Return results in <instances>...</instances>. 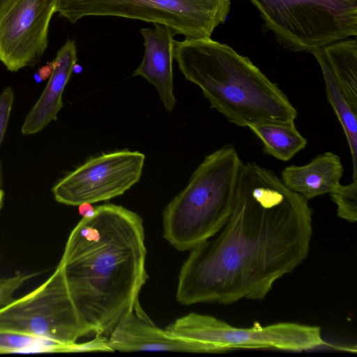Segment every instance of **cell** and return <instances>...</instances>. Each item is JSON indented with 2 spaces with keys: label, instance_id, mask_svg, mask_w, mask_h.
Wrapping results in <instances>:
<instances>
[{
  "label": "cell",
  "instance_id": "obj_1",
  "mask_svg": "<svg viewBox=\"0 0 357 357\" xmlns=\"http://www.w3.org/2000/svg\"><path fill=\"white\" fill-rule=\"evenodd\" d=\"M308 200L272 170L243 163L231 213L222 229L190 250L176 299L183 305L262 300L307 257L312 234Z\"/></svg>",
  "mask_w": 357,
  "mask_h": 357
},
{
  "label": "cell",
  "instance_id": "obj_2",
  "mask_svg": "<svg viewBox=\"0 0 357 357\" xmlns=\"http://www.w3.org/2000/svg\"><path fill=\"white\" fill-rule=\"evenodd\" d=\"M143 220L105 204L70 232L59 261L77 312L91 335L108 337L135 311L147 318L139 292L148 279Z\"/></svg>",
  "mask_w": 357,
  "mask_h": 357
},
{
  "label": "cell",
  "instance_id": "obj_3",
  "mask_svg": "<svg viewBox=\"0 0 357 357\" xmlns=\"http://www.w3.org/2000/svg\"><path fill=\"white\" fill-rule=\"evenodd\" d=\"M174 59L198 86L211 108L231 123H295L298 112L286 94L247 56L211 38L174 42Z\"/></svg>",
  "mask_w": 357,
  "mask_h": 357
},
{
  "label": "cell",
  "instance_id": "obj_4",
  "mask_svg": "<svg viewBox=\"0 0 357 357\" xmlns=\"http://www.w3.org/2000/svg\"><path fill=\"white\" fill-rule=\"evenodd\" d=\"M243 162L233 144L206 155L162 211L163 236L179 251L215 235L232 210Z\"/></svg>",
  "mask_w": 357,
  "mask_h": 357
},
{
  "label": "cell",
  "instance_id": "obj_5",
  "mask_svg": "<svg viewBox=\"0 0 357 357\" xmlns=\"http://www.w3.org/2000/svg\"><path fill=\"white\" fill-rule=\"evenodd\" d=\"M284 48L312 53L357 35V0H249Z\"/></svg>",
  "mask_w": 357,
  "mask_h": 357
},
{
  "label": "cell",
  "instance_id": "obj_6",
  "mask_svg": "<svg viewBox=\"0 0 357 357\" xmlns=\"http://www.w3.org/2000/svg\"><path fill=\"white\" fill-rule=\"evenodd\" d=\"M230 8L231 0H59L56 12L71 23L89 16L139 20L196 39L211 38Z\"/></svg>",
  "mask_w": 357,
  "mask_h": 357
},
{
  "label": "cell",
  "instance_id": "obj_7",
  "mask_svg": "<svg viewBox=\"0 0 357 357\" xmlns=\"http://www.w3.org/2000/svg\"><path fill=\"white\" fill-rule=\"evenodd\" d=\"M174 335L199 342L204 353L239 349L303 351L325 344L319 326L293 322L241 328L208 314L190 312L168 325Z\"/></svg>",
  "mask_w": 357,
  "mask_h": 357
},
{
  "label": "cell",
  "instance_id": "obj_8",
  "mask_svg": "<svg viewBox=\"0 0 357 357\" xmlns=\"http://www.w3.org/2000/svg\"><path fill=\"white\" fill-rule=\"evenodd\" d=\"M0 332L66 345L91 335L77 312L59 264L37 288L0 307Z\"/></svg>",
  "mask_w": 357,
  "mask_h": 357
},
{
  "label": "cell",
  "instance_id": "obj_9",
  "mask_svg": "<svg viewBox=\"0 0 357 357\" xmlns=\"http://www.w3.org/2000/svg\"><path fill=\"white\" fill-rule=\"evenodd\" d=\"M145 155L123 149L91 158L52 187L54 199L68 206L107 201L125 193L142 174Z\"/></svg>",
  "mask_w": 357,
  "mask_h": 357
},
{
  "label": "cell",
  "instance_id": "obj_10",
  "mask_svg": "<svg viewBox=\"0 0 357 357\" xmlns=\"http://www.w3.org/2000/svg\"><path fill=\"white\" fill-rule=\"evenodd\" d=\"M59 0L0 1V61L10 71L38 63Z\"/></svg>",
  "mask_w": 357,
  "mask_h": 357
},
{
  "label": "cell",
  "instance_id": "obj_11",
  "mask_svg": "<svg viewBox=\"0 0 357 357\" xmlns=\"http://www.w3.org/2000/svg\"><path fill=\"white\" fill-rule=\"evenodd\" d=\"M112 351H184L204 353L199 342L158 328L135 311L125 315L107 337Z\"/></svg>",
  "mask_w": 357,
  "mask_h": 357
},
{
  "label": "cell",
  "instance_id": "obj_12",
  "mask_svg": "<svg viewBox=\"0 0 357 357\" xmlns=\"http://www.w3.org/2000/svg\"><path fill=\"white\" fill-rule=\"evenodd\" d=\"M154 26L153 29L140 30L144 38V54L132 75L141 76L153 85L165 109L170 112L176 102L172 69L174 36L176 33L167 26L159 24Z\"/></svg>",
  "mask_w": 357,
  "mask_h": 357
},
{
  "label": "cell",
  "instance_id": "obj_13",
  "mask_svg": "<svg viewBox=\"0 0 357 357\" xmlns=\"http://www.w3.org/2000/svg\"><path fill=\"white\" fill-rule=\"evenodd\" d=\"M77 50L74 40H68L52 62L49 81L40 96L28 112L21 132L31 135L41 131L56 121L63 107L62 96L76 64Z\"/></svg>",
  "mask_w": 357,
  "mask_h": 357
},
{
  "label": "cell",
  "instance_id": "obj_14",
  "mask_svg": "<svg viewBox=\"0 0 357 357\" xmlns=\"http://www.w3.org/2000/svg\"><path fill=\"white\" fill-rule=\"evenodd\" d=\"M344 172L340 158L325 152L304 165H290L281 172V180L306 199L331 194L340 184Z\"/></svg>",
  "mask_w": 357,
  "mask_h": 357
},
{
  "label": "cell",
  "instance_id": "obj_15",
  "mask_svg": "<svg viewBox=\"0 0 357 357\" xmlns=\"http://www.w3.org/2000/svg\"><path fill=\"white\" fill-rule=\"evenodd\" d=\"M312 54L318 62L324 79L328 101L344 132L349 146L353 180L357 181V108L348 99L326 61L316 51Z\"/></svg>",
  "mask_w": 357,
  "mask_h": 357
},
{
  "label": "cell",
  "instance_id": "obj_16",
  "mask_svg": "<svg viewBox=\"0 0 357 357\" xmlns=\"http://www.w3.org/2000/svg\"><path fill=\"white\" fill-rule=\"evenodd\" d=\"M314 51L329 65L352 105L357 108V41L347 38Z\"/></svg>",
  "mask_w": 357,
  "mask_h": 357
},
{
  "label": "cell",
  "instance_id": "obj_17",
  "mask_svg": "<svg viewBox=\"0 0 357 357\" xmlns=\"http://www.w3.org/2000/svg\"><path fill=\"white\" fill-rule=\"evenodd\" d=\"M248 128L261 140L264 152L282 161L291 160L307 143L295 123L266 121Z\"/></svg>",
  "mask_w": 357,
  "mask_h": 357
},
{
  "label": "cell",
  "instance_id": "obj_18",
  "mask_svg": "<svg viewBox=\"0 0 357 357\" xmlns=\"http://www.w3.org/2000/svg\"><path fill=\"white\" fill-rule=\"evenodd\" d=\"M75 343L66 345L34 336L0 332V354L74 352Z\"/></svg>",
  "mask_w": 357,
  "mask_h": 357
},
{
  "label": "cell",
  "instance_id": "obj_19",
  "mask_svg": "<svg viewBox=\"0 0 357 357\" xmlns=\"http://www.w3.org/2000/svg\"><path fill=\"white\" fill-rule=\"evenodd\" d=\"M337 206L338 217L349 222L357 220V181L353 180L348 185L340 184L330 194Z\"/></svg>",
  "mask_w": 357,
  "mask_h": 357
},
{
  "label": "cell",
  "instance_id": "obj_20",
  "mask_svg": "<svg viewBox=\"0 0 357 357\" xmlns=\"http://www.w3.org/2000/svg\"><path fill=\"white\" fill-rule=\"evenodd\" d=\"M38 273H19L8 278H0V307L13 299L14 293Z\"/></svg>",
  "mask_w": 357,
  "mask_h": 357
},
{
  "label": "cell",
  "instance_id": "obj_21",
  "mask_svg": "<svg viewBox=\"0 0 357 357\" xmlns=\"http://www.w3.org/2000/svg\"><path fill=\"white\" fill-rule=\"evenodd\" d=\"M15 100V94L10 86L3 89L0 94V146L4 138L10 112ZM3 187V174L0 160V190Z\"/></svg>",
  "mask_w": 357,
  "mask_h": 357
},
{
  "label": "cell",
  "instance_id": "obj_22",
  "mask_svg": "<svg viewBox=\"0 0 357 357\" xmlns=\"http://www.w3.org/2000/svg\"><path fill=\"white\" fill-rule=\"evenodd\" d=\"M79 206V213L82 218L91 217L94 214L95 208H93L91 204L84 203L80 204Z\"/></svg>",
  "mask_w": 357,
  "mask_h": 357
},
{
  "label": "cell",
  "instance_id": "obj_23",
  "mask_svg": "<svg viewBox=\"0 0 357 357\" xmlns=\"http://www.w3.org/2000/svg\"><path fill=\"white\" fill-rule=\"evenodd\" d=\"M4 195H5L4 191L3 190V189H1L0 190V211L1 210L3 204Z\"/></svg>",
  "mask_w": 357,
  "mask_h": 357
},
{
  "label": "cell",
  "instance_id": "obj_24",
  "mask_svg": "<svg viewBox=\"0 0 357 357\" xmlns=\"http://www.w3.org/2000/svg\"><path fill=\"white\" fill-rule=\"evenodd\" d=\"M0 1H1V0H0Z\"/></svg>",
  "mask_w": 357,
  "mask_h": 357
}]
</instances>
